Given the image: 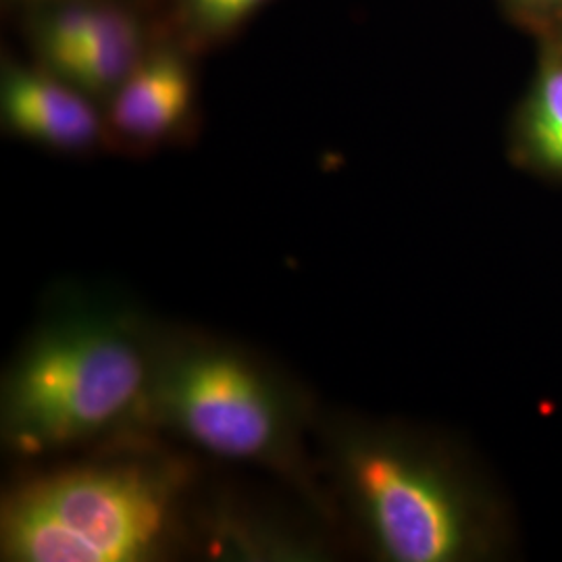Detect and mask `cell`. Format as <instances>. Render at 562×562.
Wrapping results in <instances>:
<instances>
[{"mask_svg": "<svg viewBox=\"0 0 562 562\" xmlns=\"http://www.w3.org/2000/svg\"><path fill=\"white\" fill-rule=\"evenodd\" d=\"M159 325L86 292L60 294L11 359L0 440L20 459L146 436Z\"/></svg>", "mask_w": 562, "mask_h": 562, "instance_id": "6da1fadb", "label": "cell"}, {"mask_svg": "<svg viewBox=\"0 0 562 562\" xmlns=\"http://www.w3.org/2000/svg\"><path fill=\"white\" fill-rule=\"evenodd\" d=\"M130 442L13 485L0 506V559L148 562L173 554L192 487L190 462L146 448L144 438Z\"/></svg>", "mask_w": 562, "mask_h": 562, "instance_id": "7a4b0ae2", "label": "cell"}, {"mask_svg": "<svg viewBox=\"0 0 562 562\" xmlns=\"http://www.w3.org/2000/svg\"><path fill=\"white\" fill-rule=\"evenodd\" d=\"M148 417L153 429L209 457L280 475L327 510L306 450L319 417L313 402L276 362L238 341L159 327Z\"/></svg>", "mask_w": 562, "mask_h": 562, "instance_id": "3957f363", "label": "cell"}, {"mask_svg": "<svg viewBox=\"0 0 562 562\" xmlns=\"http://www.w3.org/2000/svg\"><path fill=\"white\" fill-rule=\"evenodd\" d=\"M325 471L387 561H459L469 519L442 471L390 436L317 417Z\"/></svg>", "mask_w": 562, "mask_h": 562, "instance_id": "277c9868", "label": "cell"}, {"mask_svg": "<svg viewBox=\"0 0 562 562\" xmlns=\"http://www.w3.org/2000/svg\"><path fill=\"white\" fill-rule=\"evenodd\" d=\"M0 111L9 132L55 150L90 148L102 134L90 97L50 69H4Z\"/></svg>", "mask_w": 562, "mask_h": 562, "instance_id": "5b68a950", "label": "cell"}, {"mask_svg": "<svg viewBox=\"0 0 562 562\" xmlns=\"http://www.w3.org/2000/svg\"><path fill=\"white\" fill-rule=\"evenodd\" d=\"M192 102L194 81L180 57L169 53L142 57L111 97L109 123L125 140L155 144L180 130Z\"/></svg>", "mask_w": 562, "mask_h": 562, "instance_id": "8992f818", "label": "cell"}, {"mask_svg": "<svg viewBox=\"0 0 562 562\" xmlns=\"http://www.w3.org/2000/svg\"><path fill=\"white\" fill-rule=\"evenodd\" d=\"M140 34L88 44L48 57L46 63L60 80L76 86L86 97H113L140 63Z\"/></svg>", "mask_w": 562, "mask_h": 562, "instance_id": "52a82bcc", "label": "cell"}, {"mask_svg": "<svg viewBox=\"0 0 562 562\" xmlns=\"http://www.w3.org/2000/svg\"><path fill=\"white\" fill-rule=\"evenodd\" d=\"M132 34H140L136 21L123 11L97 4L63 7L42 21L38 27L41 48L46 59L65 50Z\"/></svg>", "mask_w": 562, "mask_h": 562, "instance_id": "ba28073f", "label": "cell"}, {"mask_svg": "<svg viewBox=\"0 0 562 562\" xmlns=\"http://www.w3.org/2000/svg\"><path fill=\"white\" fill-rule=\"evenodd\" d=\"M527 134L538 159L562 171V65L543 71L529 106Z\"/></svg>", "mask_w": 562, "mask_h": 562, "instance_id": "9c48e42d", "label": "cell"}, {"mask_svg": "<svg viewBox=\"0 0 562 562\" xmlns=\"http://www.w3.org/2000/svg\"><path fill=\"white\" fill-rule=\"evenodd\" d=\"M265 0H190L196 18L209 27H232L252 15Z\"/></svg>", "mask_w": 562, "mask_h": 562, "instance_id": "30bf717a", "label": "cell"}]
</instances>
